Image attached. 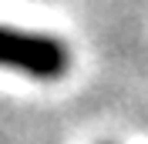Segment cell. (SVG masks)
Segmentation results:
<instances>
[{
  "label": "cell",
  "mask_w": 148,
  "mask_h": 144,
  "mask_svg": "<svg viewBox=\"0 0 148 144\" xmlns=\"http://www.w3.org/2000/svg\"><path fill=\"white\" fill-rule=\"evenodd\" d=\"M0 67L30 74L40 81H57L71 67V50L57 37L0 27Z\"/></svg>",
  "instance_id": "obj_1"
}]
</instances>
